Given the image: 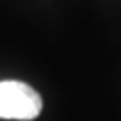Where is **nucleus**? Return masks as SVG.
I'll return each mask as SVG.
<instances>
[{"instance_id":"f257e3e1","label":"nucleus","mask_w":121,"mask_h":121,"mask_svg":"<svg viewBox=\"0 0 121 121\" xmlns=\"http://www.w3.org/2000/svg\"><path fill=\"white\" fill-rule=\"evenodd\" d=\"M42 111L39 93L20 81H0V118L4 119H34Z\"/></svg>"}]
</instances>
